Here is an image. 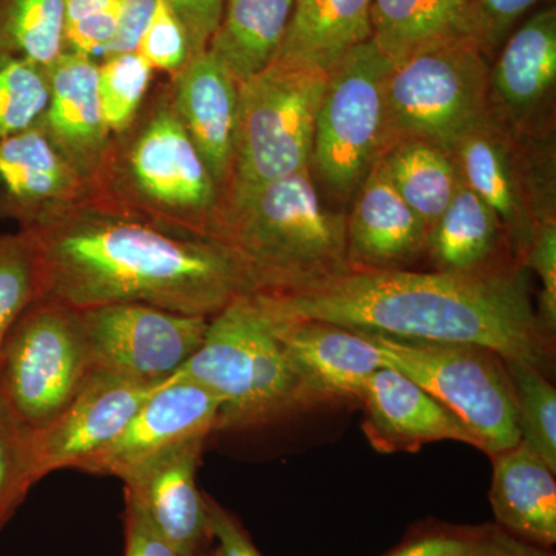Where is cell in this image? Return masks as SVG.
<instances>
[{
    "mask_svg": "<svg viewBox=\"0 0 556 556\" xmlns=\"http://www.w3.org/2000/svg\"><path fill=\"white\" fill-rule=\"evenodd\" d=\"M40 298L87 309L144 303L215 316L239 295L262 292L243 260L222 241L178 236L100 199L31 230Z\"/></svg>",
    "mask_w": 556,
    "mask_h": 556,
    "instance_id": "cell-1",
    "label": "cell"
},
{
    "mask_svg": "<svg viewBox=\"0 0 556 556\" xmlns=\"http://www.w3.org/2000/svg\"><path fill=\"white\" fill-rule=\"evenodd\" d=\"M281 317L328 321L365 334L489 348L543 371L551 334L514 270L348 269L288 292H260Z\"/></svg>",
    "mask_w": 556,
    "mask_h": 556,
    "instance_id": "cell-2",
    "label": "cell"
},
{
    "mask_svg": "<svg viewBox=\"0 0 556 556\" xmlns=\"http://www.w3.org/2000/svg\"><path fill=\"white\" fill-rule=\"evenodd\" d=\"M211 239L232 249L262 292H288L351 269L346 218L321 203L309 170L219 203Z\"/></svg>",
    "mask_w": 556,
    "mask_h": 556,
    "instance_id": "cell-3",
    "label": "cell"
},
{
    "mask_svg": "<svg viewBox=\"0 0 556 556\" xmlns=\"http://www.w3.org/2000/svg\"><path fill=\"white\" fill-rule=\"evenodd\" d=\"M98 199L178 236L211 239L222 190L175 112L169 86L112 138Z\"/></svg>",
    "mask_w": 556,
    "mask_h": 556,
    "instance_id": "cell-4",
    "label": "cell"
},
{
    "mask_svg": "<svg viewBox=\"0 0 556 556\" xmlns=\"http://www.w3.org/2000/svg\"><path fill=\"white\" fill-rule=\"evenodd\" d=\"M177 376L219 399L217 431L262 427L314 407L258 292L239 295L208 318L203 342Z\"/></svg>",
    "mask_w": 556,
    "mask_h": 556,
    "instance_id": "cell-5",
    "label": "cell"
},
{
    "mask_svg": "<svg viewBox=\"0 0 556 556\" xmlns=\"http://www.w3.org/2000/svg\"><path fill=\"white\" fill-rule=\"evenodd\" d=\"M328 72L276 60L239 84V123L226 197L309 170Z\"/></svg>",
    "mask_w": 556,
    "mask_h": 556,
    "instance_id": "cell-6",
    "label": "cell"
},
{
    "mask_svg": "<svg viewBox=\"0 0 556 556\" xmlns=\"http://www.w3.org/2000/svg\"><path fill=\"white\" fill-rule=\"evenodd\" d=\"M90 369L79 309L36 300L0 345V404L36 433L64 412Z\"/></svg>",
    "mask_w": 556,
    "mask_h": 556,
    "instance_id": "cell-7",
    "label": "cell"
},
{
    "mask_svg": "<svg viewBox=\"0 0 556 556\" xmlns=\"http://www.w3.org/2000/svg\"><path fill=\"white\" fill-rule=\"evenodd\" d=\"M365 334V332H364ZM390 367L448 408L489 456L517 447V404L506 361L489 348L367 334Z\"/></svg>",
    "mask_w": 556,
    "mask_h": 556,
    "instance_id": "cell-8",
    "label": "cell"
},
{
    "mask_svg": "<svg viewBox=\"0 0 556 556\" xmlns=\"http://www.w3.org/2000/svg\"><path fill=\"white\" fill-rule=\"evenodd\" d=\"M489 65L478 39L424 51L393 65L386 80L391 135L447 150L485 121Z\"/></svg>",
    "mask_w": 556,
    "mask_h": 556,
    "instance_id": "cell-9",
    "label": "cell"
},
{
    "mask_svg": "<svg viewBox=\"0 0 556 556\" xmlns=\"http://www.w3.org/2000/svg\"><path fill=\"white\" fill-rule=\"evenodd\" d=\"M391 67L369 39L328 72L311 164L339 195L358 189L388 142L386 80Z\"/></svg>",
    "mask_w": 556,
    "mask_h": 556,
    "instance_id": "cell-10",
    "label": "cell"
},
{
    "mask_svg": "<svg viewBox=\"0 0 556 556\" xmlns=\"http://www.w3.org/2000/svg\"><path fill=\"white\" fill-rule=\"evenodd\" d=\"M91 368L155 387L166 382L199 350L208 317L144 305L113 303L79 309Z\"/></svg>",
    "mask_w": 556,
    "mask_h": 556,
    "instance_id": "cell-11",
    "label": "cell"
},
{
    "mask_svg": "<svg viewBox=\"0 0 556 556\" xmlns=\"http://www.w3.org/2000/svg\"><path fill=\"white\" fill-rule=\"evenodd\" d=\"M94 199L97 186L68 163L40 121L0 141V222L43 229Z\"/></svg>",
    "mask_w": 556,
    "mask_h": 556,
    "instance_id": "cell-12",
    "label": "cell"
},
{
    "mask_svg": "<svg viewBox=\"0 0 556 556\" xmlns=\"http://www.w3.org/2000/svg\"><path fill=\"white\" fill-rule=\"evenodd\" d=\"M115 372L91 368L72 402L53 422L30 433L36 481L61 468H78L119 438L153 393Z\"/></svg>",
    "mask_w": 556,
    "mask_h": 556,
    "instance_id": "cell-13",
    "label": "cell"
},
{
    "mask_svg": "<svg viewBox=\"0 0 556 556\" xmlns=\"http://www.w3.org/2000/svg\"><path fill=\"white\" fill-rule=\"evenodd\" d=\"M263 305L313 405L361 402L368 379L388 365L364 332L328 321L281 317Z\"/></svg>",
    "mask_w": 556,
    "mask_h": 556,
    "instance_id": "cell-14",
    "label": "cell"
},
{
    "mask_svg": "<svg viewBox=\"0 0 556 556\" xmlns=\"http://www.w3.org/2000/svg\"><path fill=\"white\" fill-rule=\"evenodd\" d=\"M219 407L222 402L207 388L175 375L142 402L119 438L79 470L121 478L164 450L217 431Z\"/></svg>",
    "mask_w": 556,
    "mask_h": 556,
    "instance_id": "cell-15",
    "label": "cell"
},
{
    "mask_svg": "<svg viewBox=\"0 0 556 556\" xmlns=\"http://www.w3.org/2000/svg\"><path fill=\"white\" fill-rule=\"evenodd\" d=\"M206 438L189 439L142 460L123 479L126 493L179 556H203L212 543L206 495L197 486V470Z\"/></svg>",
    "mask_w": 556,
    "mask_h": 556,
    "instance_id": "cell-16",
    "label": "cell"
},
{
    "mask_svg": "<svg viewBox=\"0 0 556 556\" xmlns=\"http://www.w3.org/2000/svg\"><path fill=\"white\" fill-rule=\"evenodd\" d=\"M364 431L378 452H416L439 441L479 448L477 439L441 402L399 369H378L361 397Z\"/></svg>",
    "mask_w": 556,
    "mask_h": 556,
    "instance_id": "cell-17",
    "label": "cell"
},
{
    "mask_svg": "<svg viewBox=\"0 0 556 556\" xmlns=\"http://www.w3.org/2000/svg\"><path fill=\"white\" fill-rule=\"evenodd\" d=\"M47 75L49 105L40 124L68 163L97 186L113 138L102 116L98 64L65 50Z\"/></svg>",
    "mask_w": 556,
    "mask_h": 556,
    "instance_id": "cell-18",
    "label": "cell"
},
{
    "mask_svg": "<svg viewBox=\"0 0 556 556\" xmlns=\"http://www.w3.org/2000/svg\"><path fill=\"white\" fill-rule=\"evenodd\" d=\"M169 90L175 112L223 197L236 152L239 84L206 50L172 76Z\"/></svg>",
    "mask_w": 556,
    "mask_h": 556,
    "instance_id": "cell-19",
    "label": "cell"
},
{
    "mask_svg": "<svg viewBox=\"0 0 556 556\" xmlns=\"http://www.w3.org/2000/svg\"><path fill=\"white\" fill-rule=\"evenodd\" d=\"M346 240L354 269H399L427 249L426 223L399 195L379 159L358 186Z\"/></svg>",
    "mask_w": 556,
    "mask_h": 556,
    "instance_id": "cell-20",
    "label": "cell"
},
{
    "mask_svg": "<svg viewBox=\"0 0 556 556\" xmlns=\"http://www.w3.org/2000/svg\"><path fill=\"white\" fill-rule=\"evenodd\" d=\"M489 500L497 526L551 548L556 543L555 470L525 444L493 455Z\"/></svg>",
    "mask_w": 556,
    "mask_h": 556,
    "instance_id": "cell-21",
    "label": "cell"
},
{
    "mask_svg": "<svg viewBox=\"0 0 556 556\" xmlns=\"http://www.w3.org/2000/svg\"><path fill=\"white\" fill-rule=\"evenodd\" d=\"M467 38L478 39L473 0H372L371 40L393 65Z\"/></svg>",
    "mask_w": 556,
    "mask_h": 556,
    "instance_id": "cell-22",
    "label": "cell"
},
{
    "mask_svg": "<svg viewBox=\"0 0 556 556\" xmlns=\"http://www.w3.org/2000/svg\"><path fill=\"white\" fill-rule=\"evenodd\" d=\"M372 0H295L276 60L329 72L371 39Z\"/></svg>",
    "mask_w": 556,
    "mask_h": 556,
    "instance_id": "cell-23",
    "label": "cell"
},
{
    "mask_svg": "<svg viewBox=\"0 0 556 556\" xmlns=\"http://www.w3.org/2000/svg\"><path fill=\"white\" fill-rule=\"evenodd\" d=\"M295 0H225L222 21L207 50L237 84L276 61Z\"/></svg>",
    "mask_w": 556,
    "mask_h": 556,
    "instance_id": "cell-24",
    "label": "cell"
},
{
    "mask_svg": "<svg viewBox=\"0 0 556 556\" xmlns=\"http://www.w3.org/2000/svg\"><path fill=\"white\" fill-rule=\"evenodd\" d=\"M497 98L511 113H525L555 86L556 13H538L507 40L492 72Z\"/></svg>",
    "mask_w": 556,
    "mask_h": 556,
    "instance_id": "cell-25",
    "label": "cell"
},
{
    "mask_svg": "<svg viewBox=\"0 0 556 556\" xmlns=\"http://www.w3.org/2000/svg\"><path fill=\"white\" fill-rule=\"evenodd\" d=\"M450 155L430 142L407 139L379 156L391 185L422 218L428 233L463 182Z\"/></svg>",
    "mask_w": 556,
    "mask_h": 556,
    "instance_id": "cell-26",
    "label": "cell"
},
{
    "mask_svg": "<svg viewBox=\"0 0 556 556\" xmlns=\"http://www.w3.org/2000/svg\"><path fill=\"white\" fill-rule=\"evenodd\" d=\"M500 219L477 193L460 182L455 197L428 233L427 249L438 270L479 269L492 254Z\"/></svg>",
    "mask_w": 556,
    "mask_h": 556,
    "instance_id": "cell-27",
    "label": "cell"
},
{
    "mask_svg": "<svg viewBox=\"0 0 556 556\" xmlns=\"http://www.w3.org/2000/svg\"><path fill=\"white\" fill-rule=\"evenodd\" d=\"M452 152L464 185L495 212L500 223L510 228L521 225L522 206L514 166L503 142L489 130L485 121L464 135Z\"/></svg>",
    "mask_w": 556,
    "mask_h": 556,
    "instance_id": "cell-28",
    "label": "cell"
},
{
    "mask_svg": "<svg viewBox=\"0 0 556 556\" xmlns=\"http://www.w3.org/2000/svg\"><path fill=\"white\" fill-rule=\"evenodd\" d=\"M65 51L62 0H0V58L49 67Z\"/></svg>",
    "mask_w": 556,
    "mask_h": 556,
    "instance_id": "cell-29",
    "label": "cell"
},
{
    "mask_svg": "<svg viewBox=\"0 0 556 556\" xmlns=\"http://www.w3.org/2000/svg\"><path fill=\"white\" fill-rule=\"evenodd\" d=\"M517 404L521 444L556 471V391L544 372L522 361H506Z\"/></svg>",
    "mask_w": 556,
    "mask_h": 556,
    "instance_id": "cell-30",
    "label": "cell"
},
{
    "mask_svg": "<svg viewBox=\"0 0 556 556\" xmlns=\"http://www.w3.org/2000/svg\"><path fill=\"white\" fill-rule=\"evenodd\" d=\"M39 298V249L31 230L0 236V345L17 318Z\"/></svg>",
    "mask_w": 556,
    "mask_h": 556,
    "instance_id": "cell-31",
    "label": "cell"
},
{
    "mask_svg": "<svg viewBox=\"0 0 556 556\" xmlns=\"http://www.w3.org/2000/svg\"><path fill=\"white\" fill-rule=\"evenodd\" d=\"M153 70L138 51L105 56L98 64L102 116L112 137L129 130L141 112Z\"/></svg>",
    "mask_w": 556,
    "mask_h": 556,
    "instance_id": "cell-32",
    "label": "cell"
},
{
    "mask_svg": "<svg viewBox=\"0 0 556 556\" xmlns=\"http://www.w3.org/2000/svg\"><path fill=\"white\" fill-rule=\"evenodd\" d=\"M47 105V67L24 58H0V141L36 126Z\"/></svg>",
    "mask_w": 556,
    "mask_h": 556,
    "instance_id": "cell-33",
    "label": "cell"
},
{
    "mask_svg": "<svg viewBox=\"0 0 556 556\" xmlns=\"http://www.w3.org/2000/svg\"><path fill=\"white\" fill-rule=\"evenodd\" d=\"M30 433L0 404V530L36 484Z\"/></svg>",
    "mask_w": 556,
    "mask_h": 556,
    "instance_id": "cell-34",
    "label": "cell"
},
{
    "mask_svg": "<svg viewBox=\"0 0 556 556\" xmlns=\"http://www.w3.org/2000/svg\"><path fill=\"white\" fill-rule=\"evenodd\" d=\"M137 51L152 70H161L172 76L192 56L185 27L166 0H156L155 13L139 40Z\"/></svg>",
    "mask_w": 556,
    "mask_h": 556,
    "instance_id": "cell-35",
    "label": "cell"
},
{
    "mask_svg": "<svg viewBox=\"0 0 556 556\" xmlns=\"http://www.w3.org/2000/svg\"><path fill=\"white\" fill-rule=\"evenodd\" d=\"M529 265L541 280L540 317L541 325L554 336L556 327V226L544 223L530 240Z\"/></svg>",
    "mask_w": 556,
    "mask_h": 556,
    "instance_id": "cell-36",
    "label": "cell"
},
{
    "mask_svg": "<svg viewBox=\"0 0 556 556\" xmlns=\"http://www.w3.org/2000/svg\"><path fill=\"white\" fill-rule=\"evenodd\" d=\"M188 35L190 54L207 50L222 21L225 0H166Z\"/></svg>",
    "mask_w": 556,
    "mask_h": 556,
    "instance_id": "cell-37",
    "label": "cell"
},
{
    "mask_svg": "<svg viewBox=\"0 0 556 556\" xmlns=\"http://www.w3.org/2000/svg\"><path fill=\"white\" fill-rule=\"evenodd\" d=\"M538 0H473L478 22V39L482 49L496 46Z\"/></svg>",
    "mask_w": 556,
    "mask_h": 556,
    "instance_id": "cell-38",
    "label": "cell"
},
{
    "mask_svg": "<svg viewBox=\"0 0 556 556\" xmlns=\"http://www.w3.org/2000/svg\"><path fill=\"white\" fill-rule=\"evenodd\" d=\"M477 529H441L420 533L383 556H468Z\"/></svg>",
    "mask_w": 556,
    "mask_h": 556,
    "instance_id": "cell-39",
    "label": "cell"
},
{
    "mask_svg": "<svg viewBox=\"0 0 556 556\" xmlns=\"http://www.w3.org/2000/svg\"><path fill=\"white\" fill-rule=\"evenodd\" d=\"M126 556H179L137 501L126 493Z\"/></svg>",
    "mask_w": 556,
    "mask_h": 556,
    "instance_id": "cell-40",
    "label": "cell"
},
{
    "mask_svg": "<svg viewBox=\"0 0 556 556\" xmlns=\"http://www.w3.org/2000/svg\"><path fill=\"white\" fill-rule=\"evenodd\" d=\"M206 503L212 543L217 544L214 556H263L230 511L211 496Z\"/></svg>",
    "mask_w": 556,
    "mask_h": 556,
    "instance_id": "cell-41",
    "label": "cell"
},
{
    "mask_svg": "<svg viewBox=\"0 0 556 556\" xmlns=\"http://www.w3.org/2000/svg\"><path fill=\"white\" fill-rule=\"evenodd\" d=\"M116 25L118 9L102 11L93 16L65 24V47L86 56H91L94 51L104 53L115 36Z\"/></svg>",
    "mask_w": 556,
    "mask_h": 556,
    "instance_id": "cell-42",
    "label": "cell"
},
{
    "mask_svg": "<svg viewBox=\"0 0 556 556\" xmlns=\"http://www.w3.org/2000/svg\"><path fill=\"white\" fill-rule=\"evenodd\" d=\"M155 9L156 0H119L118 25L104 58L137 51Z\"/></svg>",
    "mask_w": 556,
    "mask_h": 556,
    "instance_id": "cell-43",
    "label": "cell"
},
{
    "mask_svg": "<svg viewBox=\"0 0 556 556\" xmlns=\"http://www.w3.org/2000/svg\"><path fill=\"white\" fill-rule=\"evenodd\" d=\"M468 556H555L551 548L536 546L511 535L500 526L477 527Z\"/></svg>",
    "mask_w": 556,
    "mask_h": 556,
    "instance_id": "cell-44",
    "label": "cell"
},
{
    "mask_svg": "<svg viewBox=\"0 0 556 556\" xmlns=\"http://www.w3.org/2000/svg\"><path fill=\"white\" fill-rule=\"evenodd\" d=\"M65 10V24L93 16L102 11L118 9L119 0H62Z\"/></svg>",
    "mask_w": 556,
    "mask_h": 556,
    "instance_id": "cell-45",
    "label": "cell"
},
{
    "mask_svg": "<svg viewBox=\"0 0 556 556\" xmlns=\"http://www.w3.org/2000/svg\"><path fill=\"white\" fill-rule=\"evenodd\" d=\"M203 556H207V554H206V555H203Z\"/></svg>",
    "mask_w": 556,
    "mask_h": 556,
    "instance_id": "cell-46",
    "label": "cell"
}]
</instances>
